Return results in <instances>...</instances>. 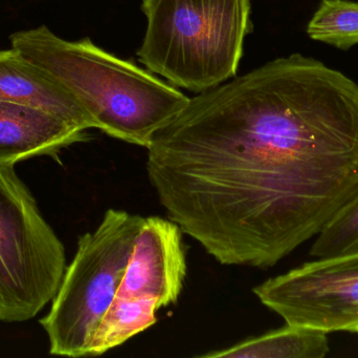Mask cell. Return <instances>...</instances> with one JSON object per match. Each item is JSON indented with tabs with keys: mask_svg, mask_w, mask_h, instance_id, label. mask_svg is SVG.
<instances>
[{
	"mask_svg": "<svg viewBox=\"0 0 358 358\" xmlns=\"http://www.w3.org/2000/svg\"><path fill=\"white\" fill-rule=\"evenodd\" d=\"M64 246L14 166H0V322L37 317L58 291Z\"/></svg>",
	"mask_w": 358,
	"mask_h": 358,
	"instance_id": "5",
	"label": "cell"
},
{
	"mask_svg": "<svg viewBox=\"0 0 358 358\" xmlns=\"http://www.w3.org/2000/svg\"><path fill=\"white\" fill-rule=\"evenodd\" d=\"M254 294L287 325L358 334V249L305 263Z\"/></svg>",
	"mask_w": 358,
	"mask_h": 358,
	"instance_id": "6",
	"label": "cell"
},
{
	"mask_svg": "<svg viewBox=\"0 0 358 358\" xmlns=\"http://www.w3.org/2000/svg\"><path fill=\"white\" fill-rule=\"evenodd\" d=\"M0 101L48 111L84 130L96 128L60 82L13 48L0 50Z\"/></svg>",
	"mask_w": 358,
	"mask_h": 358,
	"instance_id": "9",
	"label": "cell"
},
{
	"mask_svg": "<svg viewBox=\"0 0 358 358\" xmlns=\"http://www.w3.org/2000/svg\"><path fill=\"white\" fill-rule=\"evenodd\" d=\"M358 249V195L322 229L310 256L325 258Z\"/></svg>",
	"mask_w": 358,
	"mask_h": 358,
	"instance_id": "13",
	"label": "cell"
},
{
	"mask_svg": "<svg viewBox=\"0 0 358 358\" xmlns=\"http://www.w3.org/2000/svg\"><path fill=\"white\" fill-rule=\"evenodd\" d=\"M143 216L110 208L84 233L66 266L50 312L40 321L58 357H90L101 321L117 296Z\"/></svg>",
	"mask_w": 358,
	"mask_h": 358,
	"instance_id": "4",
	"label": "cell"
},
{
	"mask_svg": "<svg viewBox=\"0 0 358 358\" xmlns=\"http://www.w3.org/2000/svg\"><path fill=\"white\" fill-rule=\"evenodd\" d=\"M159 304L151 298L115 296L96 330L90 357H99L121 346L155 325Z\"/></svg>",
	"mask_w": 358,
	"mask_h": 358,
	"instance_id": "11",
	"label": "cell"
},
{
	"mask_svg": "<svg viewBox=\"0 0 358 358\" xmlns=\"http://www.w3.org/2000/svg\"><path fill=\"white\" fill-rule=\"evenodd\" d=\"M10 42L60 82L96 128L130 144L148 149L189 100L176 86L99 48L90 38L69 41L40 25L12 34Z\"/></svg>",
	"mask_w": 358,
	"mask_h": 358,
	"instance_id": "2",
	"label": "cell"
},
{
	"mask_svg": "<svg viewBox=\"0 0 358 358\" xmlns=\"http://www.w3.org/2000/svg\"><path fill=\"white\" fill-rule=\"evenodd\" d=\"M138 58L151 73L200 94L237 75L252 29L250 0H143Z\"/></svg>",
	"mask_w": 358,
	"mask_h": 358,
	"instance_id": "3",
	"label": "cell"
},
{
	"mask_svg": "<svg viewBox=\"0 0 358 358\" xmlns=\"http://www.w3.org/2000/svg\"><path fill=\"white\" fill-rule=\"evenodd\" d=\"M185 275L182 231L169 219L148 216L136 235L117 296L151 298L165 308L178 302Z\"/></svg>",
	"mask_w": 358,
	"mask_h": 358,
	"instance_id": "7",
	"label": "cell"
},
{
	"mask_svg": "<svg viewBox=\"0 0 358 358\" xmlns=\"http://www.w3.org/2000/svg\"><path fill=\"white\" fill-rule=\"evenodd\" d=\"M86 132L48 111L0 101V166L56 158L63 149L87 140Z\"/></svg>",
	"mask_w": 358,
	"mask_h": 358,
	"instance_id": "8",
	"label": "cell"
},
{
	"mask_svg": "<svg viewBox=\"0 0 358 358\" xmlns=\"http://www.w3.org/2000/svg\"><path fill=\"white\" fill-rule=\"evenodd\" d=\"M315 41L347 50L358 44V2L322 0L307 25Z\"/></svg>",
	"mask_w": 358,
	"mask_h": 358,
	"instance_id": "12",
	"label": "cell"
},
{
	"mask_svg": "<svg viewBox=\"0 0 358 358\" xmlns=\"http://www.w3.org/2000/svg\"><path fill=\"white\" fill-rule=\"evenodd\" d=\"M327 334L287 325L239 343L231 348L206 353V358H323L329 353Z\"/></svg>",
	"mask_w": 358,
	"mask_h": 358,
	"instance_id": "10",
	"label": "cell"
},
{
	"mask_svg": "<svg viewBox=\"0 0 358 358\" xmlns=\"http://www.w3.org/2000/svg\"><path fill=\"white\" fill-rule=\"evenodd\" d=\"M168 219L217 262L271 268L358 195V84L302 54L189 98L147 149Z\"/></svg>",
	"mask_w": 358,
	"mask_h": 358,
	"instance_id": "1",
	"label": "cell"
}]
</instances>
